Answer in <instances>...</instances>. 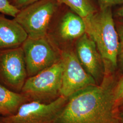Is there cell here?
I'll return each instance as SVG.
<instances>
[{
    "mask_svg": "<svg viewBox=\"0 0 123 123\" xmlns=\"http://www.w3.org/2000/svg\"><path fill=\"white\" fill-rule=\"evenodd\" d=\"M112 74L105 75L100 84L85 88L68 98L52 123H120Z\"/></svg>",
    "mask_w": 123,
    "mask_h": 123,
    "instance_id": "cell-1",
    "label": "cell"
},
{
    "mask_svg": "<svg viewBox=\"0 0 123 123\" xmlns=\"http://www.w3.org/2000/svg\"><path fill=\"white\" fill-rule=\"evenodd\" d=\"M112 7L99 8L84 18L86 33L94 42L105 67V74L113 73L118 66L119 37Z\"/></svg>",
    "mask_w": 123,
    "mask_h": 123,
    "instance_id": "cell-2",
    "label": "cell"
},
{
    "mask_svg": "<svg viewBox=\"0 0 123 123\" xmlns=\"http://www.w3.org/2000/svg\"><path fill=\"white\" fill-rule=\"evenodd\" d=\"M63 65L61 59L37 74L28 77L21 93L28 101L49 104L61 96Z\"/></svg>",
    "mask_w": 123,
    "mask_h": 123,
    "instance_id": "cell-3",
    "label": "cell"
},
{
    "mask_svg": "<svg viewBox=\"0 0 123 123\" xmlns=\"http://www.w3.org/2000/svg\"><path fill=\"white\" fill-rule=\"evenodd\" d=\"M60 6L56 0H40L19 10L14 19L28 37H45Z\"/></svg>",
    "mask_w": 123,
    "mask_h": 123,
    "instance_id": "cell-4",
    "label": "cell"
},
{
    "mask_svg": "<svg viewBox=\"0 0 123 123\" xmlns=\"http://www.w3.org/2000/svg\"><path fill=\"white\" fill-rule=\"evenodd\" d=\"M28 77L34 76L52 66L61 59V53L47 36L27 37L22 46Z\"/></svg>",
    "mask_w": 123,
    "mask_h": 123,
    "instance_id": "cell-5",
    "label": "cell"
},
{
    "mask_svg": "<svg viewBox=\"0 0 123 123\" xmlns=\"http://www.w3.org/2000/svg\"><path fill=\"white\" fill-rule=\"evenodd\" d=\"M27 78L22 46L0 50V84L20 93Z\"/></svg>",
    "mask_w": 123,
    "mask_h": 123,
    "instance_id": "cell-6",
    "label": "cell"
},
{
    "mask_svg": "<svg viewBox=\"0 0 123 123\" xmlns=\"http://www.w3.org/2000/svg\"><path fill=\"white\" fill-rule=\"evenodd\" d=\"M61 59L63 65L61 96L68 98L85 88L97 85L82 65L75 53L64 50L61 53Z\"/></svg>",
    "mask_w": 123,
    "mask_h": 123,
    "instance_id": "cell-7",
    "label": "cell"
},
{
    "mask_svg": "<svg viewBox=\"0 0 123 123\" xmlns=\"http://www.w3.org/2000/svg\"><path fill=\"white\" fill-rule=\"evenodd\" d=\"M68 98L61 96L49 104L28 102L21 106L15 114L1 117L8 123H52L65 105Z\"/></svg>",
    "mask_w": 123,
    "mask_h": 123,
    "instance_id": "cell-8",
    "label": "cell"
},
{
    "mask_svg": "<svg viewBox=\"0 0 123 123\" xmlns=\"http://www.w3.org/2000/svg\"><path fill=\"white\" fill-rule=\"evenodd\" d=\"M75 53L80 62L97 84L102 83L105 75V67L97 46L85 33L77 39Z\"/></svg>",
    "mask_w": 123,
    "mask_h": 123,
    "instance_id": "cell-9",
    "label": "cell"
},
{
    "mask_svg": "<svg viewBox=\"0 0 123 123\" xmlns=\"http://www.w3.org/2000/svg\"><path fill=\"white\" fill-rule=\"evenodd\" d=\"M86 33L84 18L73 12H68L60 19L56 30L48 34L51 40L56 38L63 41L78 39Z\"/></svg>",
    "mask_w": 123,
    "mask_h": 123,
    "instance_id": "cell-10",
    "label": "cell"
},
{
    "mask_svg": "<svg viewBox=\"0 0 123 123\" xmlns=\"http://www.w3.org/2000/svg\"><path fill=\"white\" fill-rule=\"evenodd\" d=\"M27 37L26 32L14 19L0 13V50L21 47Z\"/></svg>",
    "mask_w": 123,
    "mask_h": 123,
    "instance_id": "cell-11",
    "label": "cell"
},
{
    "mask_svg": "<svg viewBox=\"0 0 123 123\" xmlns=\"http://www.w3.org/2000/svg\"><path fill=\"white\" fill-rule=\"evenodd\" d=\"M29 102L21 93L14 92L0 84V115L7 117L18 112L20 106Z\"/></svg>",
    "mask_w": 123,
    "mask_h": 123,
    "instance_id": "cell-12",
    "label": "cell"
},
{
    "mask_svg": "<svg viewBox=\"0 0 123 123\" xmlns=\"http://www.w3.org/2000/svg\"><path fill=\"white\" fill-rule=\"evenodd\" d=\"M59 4L65 5L83 18L96 12L97 10L90 0H56Z\"/></svg>",
    "mask_w": 123,
    "mask_h": 123,
    "instance_id": "cell-13",
    "label": "cell"
},
{
    "mask_svg": "<svg viewBox=\"0 0 123 123\" xmlns=\"http://www.w3.org/2000/svg\"><path fill=\"white\" fill-rule=\"evenodd\" d=\"M19 12V10L11 4L10 0H0V13L14 18Z\"/></svg>",
    "mask_w": 123,
    "mask_h": 123,
    "instance_id": "cell-14",
    "label": "cell"
},
{
    "mask_svg": "<svg viewBox=\"0 0 123 123\" xmlns=\"http://www.w3.org/2000/svg\"><path fill=\"white\" fill-rule=\"evenodd\" d=\"M114 95L116 105L118 108L123 104V76L115 84Z\"/></svg>",
    "mask_w": 123,
    "mask_h": 123,
    "instance_id": "cell-15",
    "label": "cell"
},
{
    "mask_svg": "<svg viewBox=\"0 0 123 123\" xmlns=\"http://www.w3.org/2000/svg\"><path fill=\"white\" fill-rule=\"evenodd\" d=\"M119 37V49L118 64L123 72V24L119 25L117 29Z\"/></svg>",
    "mask_w": 123,
    "mask_h": 123,
    "instance_id": "cell-16",
    "label": "cell"
},
{
    "mask_svg": "<svg viewBox=\"0 0 123 123\" xmlns=\"http://www.w3.org/2000/svg\"><path fill=\"white\" fill-rule=\"evenodd\" d=\"M39 0H11L10 2L14 7L20 10Z\"/></svg>",
    "mask_w": 123,
    "mask_h": 123,
    "instance_id": "cell-17",
    "label": "cell"
},
{
    "mask_svg": "<svg viewBox=\"0 0 123 123\" xmlns=\"http://www.w3.org/2000/svg\"><path fill=\"white\" fill-rule=\"evenodd\" d=\"M99 8L112 7L117 5L123 4V0H97Z\"/></svg>",
    "mask_w": 123,
    "mask_h": 123,
    "instance_id": "cell-18",
    "label": "cell"
},
{
    "mask_svg": "<svg viewBox=\"0 0 123 123\" xmlns=\"http://www.w3.org/2000/svg\"><path fill=\"white\" fill-rule=\"evenodd\" d=\"M118 117L120 123H123V104L118 108Z\"/></svg>",
    "mask_w": 123,
    "mask_h": 123,
    "instance_id": "cell-19",
    "label": "cell"
},
{
    "mask_svg": "<svg viewBox=\"0 0 123 123\" xmlns=\"http://www.w3.org/2000/svg\"><path fill=\"white\" fill-rule=\"evenodd\" d=\"M116 14L119 17L123 19V5L120 7L116 12Z\"/></svg>",
    "mask_w": 123,
    "mask_h": 123,
    "instance_id": "cell-20",
    "label": "cell"
},
{
    "mask_svg": "<svg viewBox=\"0 0 123 123\" xmlns=\"http://www.w3.org/2000/svg\"><path fill=\"white\" fill-rule=\"evenodd\" d=\"M0 123H7V122H6L5 121H4L2 118H1V116L0 115Z\"/></svg>",
    "mask_w": 123,
    "mask_h": 123,
    "instance_id": "cell-21",
    "label": "cell"
},
{
    "mask_svg": "<svg viewBox=\"0 0 123 123\" xmlns=\"http://www.w3.org/2000/svg\"><path fill=\"white\" fill-rule=\"evenodd\" d=\"M11 0H10V1H11Z\"/></svg>",
    "mask_w": 123,
    "mask_h": 123,
    "instance_id": "cell-22",
    "label": "cell"
}]
</instances>
